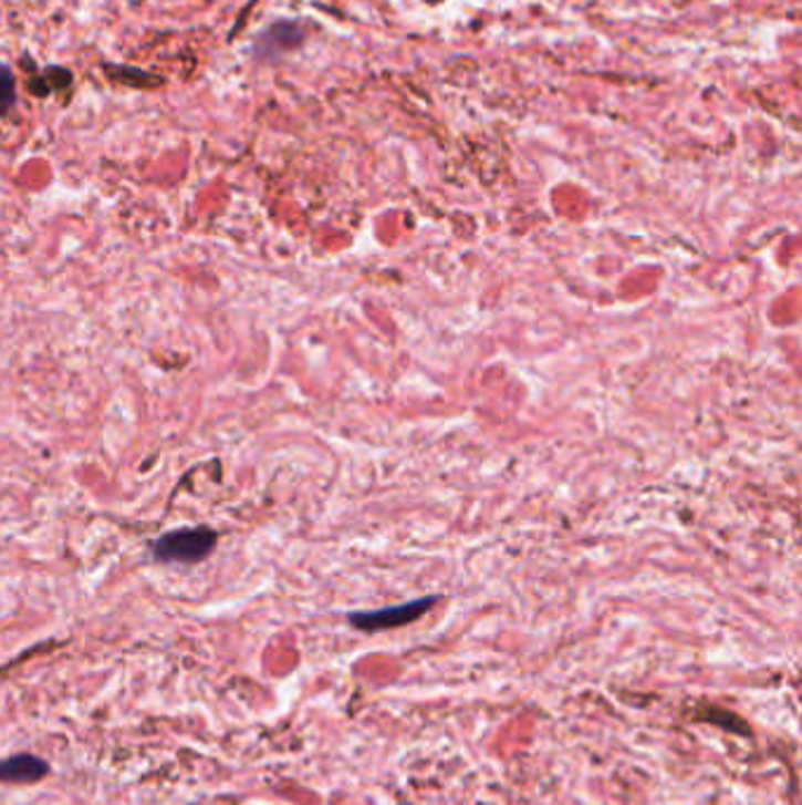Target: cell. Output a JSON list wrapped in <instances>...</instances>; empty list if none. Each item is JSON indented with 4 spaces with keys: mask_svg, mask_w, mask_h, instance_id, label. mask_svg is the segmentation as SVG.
Returning <instances> with one entry per match:
<instances>
[{
    "mask_svg": "<svg viewBox=\"0 0 802 805\" xmlns=\"http://www.w3.org/2000/svg\"><path fill=\"white\" fill-rule=\"evenodd\" d=\"M217 545V533L210 528H184L167 533L156 541V556L160 560H179V564H196L208 556Z\"/></svg>",
    "mask_w": 802,
    "mask_h": 805,
    "instance_id": "1",
    "label": "cell"
},
{
    "mask_svg": "<svg viewBox=\"0 0 802 805\" xmlns=\"http://www.w3.org/2000/svg\"><path fill=\"white\" fill-rule=\"evenodd\" d=\"M438 601V596L417 598V601L379 608V610H365V612H353L348 615V622L361 629V631H382V629H396L407 622H415L419 617Z\"/></svg>",
    "mask_w": 802,
    "mask_h": 805,
    "instance_id": "2",
    "label": "cell"
},
{
    "mask_svg": "<svg viewBox=\"0 0 802 805\" xmlns=\"http://www.w3.org/2000/svg\"><path fill=\"white\" fill-rule=\"evenodd\" d=\"M304 39H306V33L300 22H290V20L273 22L269 29H264L257 35L252 52L257 60L273 62L278 58H283V54L300 48L304 43Z\"/></svg>",
    "mask_w": 802,
    "mask_h": 805,
    "instance_id": "3",
    "label": "cell"
},
{
    "mask_svg": "<svg viewBox=\"0 0 802 805\" xmlns=\"http://www.w3.org/2000/svg\"><path fill=\"white\" fill-rule=\"evenodd\" d=\"M48 763L33 754H17L0 761V782L31 784L48 775Z\"/></svg>",
    "mask_w": 802,
    "mask_h": 805,
    "instance_id": "4",
    "label": "cell"
},
{
    "mask_svg": "<svg viewBox=\"0 0 802 805\" xmlns=\"http://www.w3.org/2000/svg\"><path fill=\"white\" fill-rule=\"evenodd\" d=\"M17 102V85H14V76L10 66L0 64V116L8 114V111L14 106Z\"/></svg>",
    "mask_w": 802,
    "mask_h": 805,
    "instance_id": "5",
    "label": "cell"
}]
</instances>
